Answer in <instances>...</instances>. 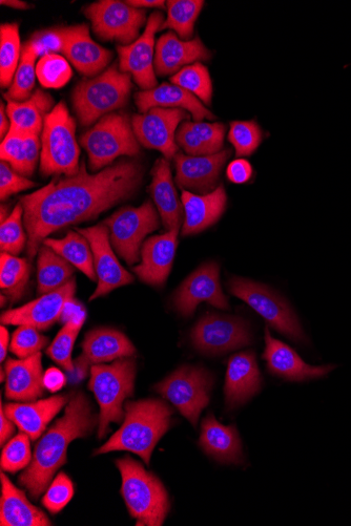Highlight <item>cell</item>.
Returning a JSON list of instances; mask_svg holds the SVG:
<instances>
[{
    "label": "cell",
    "mask_w": 351,
    "mask_h": 526,
    "mask_svg": "<svg viewBox=\"0 0 351 526\" xmlns=\"http://www.w3.org/2000/svg\"><path fill=\"white\" fill-rule=\"evenodd\" d=\"M229 139L238 157L251 156L261 144L262 132L255 121H234L231 123Z\"/></svg>",
    "instance_id": "f6af8a7d"
},
{
    "label": "cell",
    "mask_w": 351,
    "mask_h": 526,
    "mask_svg": "<svg viewBox=\"0 0 351 526\" xmlns=\"http://www.w3.org/2000/svg\"><path fill=\"white\" fill-rule=\"evenodd\" d=\"M9 331L3 326L0 328V360H6L9 347Z\"/></svg>",
    "instance_id": "91938a15"
},
{
    "label": "cell",
    "mask_w": 351,
    "mask_h": 526,
    "mask_svg": "<svg viewBox=\"0 0 351 526\" xmlns=\"http://www.w3.org/2000/svg\"><path fill=\"white\" fill-rule=\"evenodd\" d=\"M226 193L223 186H218L208 195H195L182 191L184 223L182 236H192L214 225L224 213Z\"/></svg>",
    "instance_id": "4316f807"
},
{
    "label": "cell",
    "mask_w": 351,
    "mask_h": 526,
    "mask_svg": "<svg viewBox=\"0 0 351 526\" xmlns=\"http://www.w3.org/2000/svg\"><path fill=\"white\" fill-rule=\"evenodd\" d=\"M54 100L50 94L36 90L24 102L8 101L7 114L13 128L40 135L43 133L45 120L52 112Z\"/></svg>",
    "instance_id": "836d02e7"
},
{
    "label": "cell",
    "mask_w": 351,
    "mask_h": 526,
    "mask_svg": "<svg viewBox=\"0 0 351 526\" xmlns=\"http://www.w3.org/2000/svg\"><path fill=\"white\" fill-rule=\"evenodd\" d=\"M189 114L182 109L154 108L135 115L132 125L138 142L147 149L161 152L167 160L178 154L176 131Z\"/></svg>",
    "instance_id": "5bb4252c"
},
{
    "label": "cell",
    "mask_w": 351,
    "mask_h": 526,
    "mask_svg": "<svg viewBox=\"0 0 351 526\" xmlns=\"http://www.w3.org/2000/svg\"><path fill=\"white\" fill-rule=\"evenodd\" d=\"M79 142L88 152L93 171L110 165L120 156H136L140 152L132 121L125 114L102 117Z\"/></svg>",
    "instance_id": "ba28073f"
},
{
    "label": "cell",
    "mask_w": 351,
    "mask_h": 526,
    "mask_svg": "<svg viewBox=\"0 0 351 526\" xmlns=\"http://www.w3.org/2000/svg\"><path fill=\"white\" fill-rule=\"evenodd\" d=\"M90 364L91 362L87 359L85 354L80 355L74 362V370L69 373V382L79 383L80 381L85 380Z\"/></svg>",
    "instance_id": "9f6ffc18"
},
{
    "label": "cell",
    "mask_w": 351,
    "mask_h": 526,
    "mask_svg": "<svg viewBox=\"0 0 351 526\" xmlns=\"http://www.w3.org/2000/svg\"><path fill=\"white\" fill-rule=\"evenodd\" d=\"M77 233L85 237L92 248L97 276V288L90 301L106 296L116 288L134 282L130 272L118 262L111 247L109 230L105 224L89 228H77Z\"/></svg>",
    "instance_id": "9a60e30c"
},
{
    "label": "cell",
    "mask_w": 351,
    "mask_h": 526,
    "mask_svg": "<svg viewBox=\"0 0 351 526\" xmlns=\"http://www.w3.org/2000/svg\"><path fill=\"white\" fill-rule=\"evenodd\" d=\"M225 125L203 121H185L176 133V142L191 156H210L221 152Z\"/></svg>",
    "instance_id": "1f68e13d"
},
{
    "label": "cell",
    "mask_w": 351,
    "mask_h": 526,
    "mask_svg": "<svg viewBox=\"0 0 351 526\" xmlns=\"http://www.w3.org/2000/svg\"><path fill=\"white\" fill-rule=\"evenodd\" d=\"M136 363L129 359L117 360L112 365L91 368L90 389L100 407L98 437H105L111 423H120L126 413L123 403L134 393Z\"/></svg>",
    "instance_id": "52a82bcc"
},
{
    "label": "cell",
    "mask_w": 351,
    "mask_h": 526,
    "mask_svg": "<svg viewBox=\"0 0 351 526\" xmlns=\"http://www.w3.org/2000/svg\"><path fill=\"white\" fill-rule=\"evenodd\" d=\"M152 176L150 193L159 210L163 225L169 231L179 230L184 222V209L173 182L170 162L167 159H158Z\"/></svg>",
    "instance_id": "f546056e"
},
{
    "label": "cell",
    "mask_w": 351,
    "mask_h": 526,
    "mask_svg": "<svg viewBox=\"0 0 351 526\" xmlns=\"http://www.w3.org/2000/svg\"><path fill=\"white\" fill-rule=\"evenodd\" d=\"M38 331L31 326H19L13 334L12 353L19 359H28V357L43 350L48 344V339Z\"/></svg>",
    "instance_id": "681fc988"
},
{
    "label": "cell",
    "mask_w": 351,
    "mask_h": 526,
    "mask_svg": "<svg viewBox=\"0 0 351 526\" xmlns=\"http://www.w3.org/2000/svg\"><path fill=\"white\" fill-rule=\"evenodd\" d=\"M179 230L148 239L141 248V263L134 268L140 280L161 287L168 280L178 246Z\"/></svg>",
    "instance_id": "44dd1931"
},
{
    "label": "cell",
    "mask_w": 351,
    "mask_h": 526,
    "mask_svg": "<svg viewBox=\"0 0 351 526\" xmlns=\"http://www.w3.org/2000/svg\"><path fill=\"white\" fill-rule=\"evenodd\" d=\"M192 342L201 353L219 355L249 346L253 338L249 325L243 320L212 313L195 326Z\"/></svg>",
    "instance_id": "4fadbf2b"
},
{
    "label": "cell",
    "mask_w": 351,
    "mask_h": 526,
    "mask_svg": "<svg viewBox=\"0 0 351 526\" xmlns=\"http://www.w3.org/2000/svg\"><path fill=\"white\" fill-rule=\"evenodd\" d=\"M0 158L8 162L17 174L28 176L26 132L11 126L0 147Z\"/></svg>",
    "instance_id": "ee69618b"
},
{
    "label": "cell",
    "mask_w": 351,
    "mask_h": 526,
    "mask_svg": "<svg viewBox=\"0 0 351 526\" xmlns=\"http://www.w3.org/2000/svg\"><path fill=\"white\" fill-rule=\"evenodd\" d=\"M213 383L210 372L184 366L156 385L155 389L196 427L201 412L210 404Z\"/></svg>",
    "instance_id": "30bf717a"
},
{
    "label": "cell",
    "mask_w": 351,
    "mask_h": 526,
    "mask_svg": "<svg viewBox=\"0 0 351 526\" xmlns=\"http://www.w3.org/2000/svg\"><path fill=\"white\" fill-rule=\"evenodd\" d=\"M31 275V265L26 259L2 252L0 257V288L11 301L23 298Z\"/></svg>",
    "instance_id": "8d00e7d4"
},
{
    "label": "cell",
    "mask_w": 351,
    "mask_h": 526,
    "mask_svg": "<svg viewBox=\"0 0 351 526\" xmlns=\"http://www.w3.org/2000/svg\"><path fill=\"white\" fill-rule=\"evenodd\" d=\"M110 240L118 255L129 265L139 261L141 244L160 226L159 217L152 202L141 206L123 207L105 221Z\"/></svg>",
    "instance_id": "8fae6325"
},
{
    "label": "cell",
    "mask_w": 351,
    "mask_h": 526,
    "mask_svg": "<svg viewBox=\"0 0 351 526\" xmlns=\"http://www.w3.org/2000/svg\"><path fill=\"white\" fill-rule=\"evenodd\" d=\"M121 494L137 525L160 526L167 518L171 504L167 490L153 473L147 472L130 456L118 459Z\"/></svg>",
    "instance_id": "277c9868"
},
{
    "label": "cell",
    "mask_w": 351,
    "mask_h": 526,
    "mask_svg": "<svg viewBox=\"0 0 351 526\" xmlns=\"http://www.w3.org/2000/svg\"><path fill=\"white\" fill-rule=\"evenodd\" d=\"M37 56L25 45L20 57L19 66L15 73L12 86L5 98L8 101L24 102L32 96L35 88L36 62Z\"/></svg>",
    "instance_id": "60d3db41"
},
{
    "label": "cell",
    "mask_w": 351,
    "mask_h": 526,
    "mask_svg": "<svg viewBox=\"0 0 351 526\" xmlns=\"http://www.w3.org/2000/svg\"><path fill=\"white\" fill-rule=\"evenodd\" d=\"M24 208L18 203L11 215L0 226V249L17 256L26 246L27 236L23 226Z\"/></svg>",
    "instance_id": "7bdbcfd3"
},
{
    "label": "cell",
    "mask_w": 351,
    "mask_h": 526,
    "mask_svg": "<svg viewBox=\"0 0 351 526\" xmlns=\"http://www.w3.org/2000/svg\"><path fill=\"white\" fill-rule=\"evenodd\" d=\"M44 245L53 249L57 255L84 272L89 279L97 281L93 251H91V245L85 237L70 231L64 239H46Z\"/></svg>",
    "instance_id": "d590c367"
},
{
    "label": "cell",
    "mask_w": 351,
    "mask_h": 526,
    "mask_svg": "<svg viewBox=\"0 0 351 526\" xmlns=\"http://www.w3.org/2000/svg\"><path fill=\"white\" fill-rule=\"evenodd\" d=\"M199 446L221 464L241 465L243 462L242 443L236 427L221 425L213 414L201 424Z\"/></svg>",
    "instance_id": "83f0119b"
},
{
    "label": "cell",
    "mask_w": 351,
    "mask_h": 526,
    "mask_svg": "<svg viewBox=\"0 0 351 526\" xmlns=\"http://www.w3.org/2000/svg\"><path fill=\"white\" fill-rule=\"evenodd\" d=\"M14 424L13 420L6 415L2 405V411H0V444L4 445L13 435L15 431Z\"/></svg>",
    "instance_id": "6f0895ef"
},
{
    "label": "cell",
    "mask_w": 351,
    "mask_h": 526,
    "mask_svg": "<svg viewBox=\"0 0 351 526\" xmlns=\"http://www.w3.org/2000/svg\"><path fill=\"white\" fill-rule=\"evenodd\" d=\"M30 436L19 433L9 441L2 453V469L9 473H17L27 468L32 461Z\"/></svg>",
    "instance_id": "7dc6e473"
},
{
    "label": "cell",
    "mask_w": 351,
    "mask_h": 526,
    "mask_svg": "<svg viewBox=\"0 0 351 526\" xmlns=\"http://www.w3.org/2000/svg\"><path fill=\"white\" fill-rule=\"evenodd\" d=\"M0 498V525L3 526H48L50 519L28 500L25 492L17 489L5 473Z\"/></svg>",
    "instance_id": "4dcf8cb0"
},
{
    "label": "cell",
    "mask_w": 351,
    "mask_h": 526,
    "mask_svg": "<svg viewBox=\"0 0 351 526\" xmlns=\"http://www.w3.org/2000/svg\"><path fill=\"white\" fill-rule=\"evenodd\" d=\"M75 292L76 282L72 279L65 286L23 307L6 311L0 321L3 325H26L39 331L47 330L60 320L66 304L74 299Z\"/></svg>",
    "instance_id": "ac0fdd59"
},
{
    "label": "cell",
    "mask_w": 351,
    "mask_h": 526,
    "mask_svg": "<svg viewBox=\"0 0 351 526\" xmlns=\"http://www.w3.org/2000/svg\"><path fill=\"white\" fill-rule=\"evenodd\" d=\"M66 42L67 27H59L36 32L25 45L34 52L37 58H41L50 54H64Z\"/></svg>",
    "instance_id": "c3c4849f"
},
{
    "label": "cell",
    "mask_w": 351,
    "mask_h": 526,
    "mask_svg": "<svg viewBox=\"0 0 351 526\" xmlns=\"http://www.w3.org/2000/svg\"><path fill=\"white\" fill-rule=\"evenodd\" d=\"M74 496L72 480L65 473H59L51 482L43 504L52 514L63 511Z\"/></svg>",
    "instance_id": "f907efd6"
},
{
    "label": "cell",
    "mask_w": 351,
    "mask_h": 526,
    "mask_svg": "<svg viewBox=\"0 0 351 526\" xmlns=\"http://www.w3.org/2000/svg\"><path fill=\"white\" fill-rule=\"evenodd\" d=\"M262 387V376L252 351L241 352L231 357L225 380L226 405L234 409L257 395Z\"/></svg>",
    "instance_id": "7402d4cb"
},
{
    "label": "cell",
    "mask_w": 351,
    "mask_h": 526,
    "mask_svg": "<svg viewBox=\"0 0 351 526\" xmlns=\"http://www.w3.org/2000/svg\"><path fill=\"white\" fill-rule=\"evenodd\" d=\"M86 318L87 311L84 305H81L73 299L66 304L59 321L63 322L64 324L75 323L84 326Z\"/></svg>",
    "instance_id": "db71d44e"
},
{
    "label": "cell",
    "mask_w": 351,
    "mask_h": 526,
    "mask_svg": "<svg viewBox=\"0 0 351 526\" xmlns=\"http://www.w3.org/2000/svg\"><path fill=\"white\" fill-rule=\"evenodd\" d=\"M263 360L271 374L295 383L319 380L336 369L334 365L312 366L305 363L293 348L273 338L268 328L265 329Z\"/></svg>",
    "instance_id": "d6986e66"
},
{
    "label": "cell",
    "mask_w": 351,
    "mask_h": 526,
    "mask_svg": "<svg viewBox=\"0 0 351 526\" xmlns=\"http://www.w3.org/2000/svg\"><path fill=\"white\" fill-rule=\"evenodd\" d=\"M231 150L210 156L177 154L174 158L176 182L182 189L199 195H208L217 188L222 168L231 157Z\"/></svg>",
    "instance_id": "ffe728a7"
},
{
    "label": "cell",
    "mask_w": 351,
    "mask_h": 526,
    "mask_svg": "<svg viewBox=\"0 0 351 526\" xmlns=\"http://www.w3.org/2000/svg\"><path fill=\"white\" fill-rule=\"evenodd\" d=\"M76 122L65 102L55 105L41 134L40 172L44 176H74L80 170Z\"/></svg>",
    "instance_id": "5b68a950"
},
{
    "label": "cell",
    "mask_w": 351,
    "mask_h": 526,
    "mask_svg": "<svg viewBox=\"0 0 351 526\" xmlns=\"http://www.w3.org/2000/svg\"><path fill=\"white\" fill-rule=\"evenodd\" d=\"M82 325L67 323L47 350L51 359L68 373L74 370L72 351Z\"/></svg>",
    "instance_id": "bcb514c9"
},
{
    "label": "cell",
    "mask_w": 351,
    "mask_h": 526,
    "mask_svg": "<svg viewBox=\"0 0 351 526\" xmlns=\"http://www.w3.org/2000/svg\"><path fill=\"white\" fill-rule=\"evenodd\" d=\"M10 119L5 110V104L2 102L0 105V136L5 138V134H8L11 129Z\"/></svg>",
    "instance_id": "94428289"
},
{
    "label": "cell",
    "mask_w": 351,
    "mask_h": 526,
    "mask_svg": "<svg viewBox=\"0 0 351 526\" xmlns=\"http://www.w3.org/2000/svg\"><path fill=\"white\" fill-rule=\"evenodd\" d=\"M135 101L142 114L154 108L182 109L191 113L194 121L216 119L196 96L176 84L163 83L155 89L139 92L135 96Z\"/></svg>",
    "instance_id": "484cf974"
},
{
    "label": "cell",
    "mask_w": 351,
    "mask_h": 526,
    "mask_svg": "<svg viewBox=\"0 0 351 526\" xmlns=\"http://www.w3.org/2000/svg\"><path fill=\"white\" fill-rule=\"evenodd\" d=\"M176 86L187 90L205 104H211L213 83L208 68L197 62L180 70L171 78Z\"/></svg>",
    "instance_id": "ab89813d"
},
{
    "label": "cell",
    "mask_w": 351,
    "mask_h": 526,
    "mask_svg": "<svg viewBox=\"0 0 351 526\" xmlns=\"http://www.w3.org/2000/svg\"><path fill=\"white\" fill-rule=\"evenodd\" d=\"M82 348L87 359L93 364L127 359L136 353L134 345L125 334L110 328H99L89 332Z\"/></svg>",
    "instance_id": "d6a6232c"
},
{
    "label": "cell",
    "mask_w": 351,
    "mask_h": 526,
    "mask_svg": "<svg viewBox=\"0 0 351 526\" xmlns=\"http://www.w3.org/2000/svg\"><path fill=\"white\" fill-rule=\"evenodd\" d=\"M0 4H2L3 6L17 9V10H28L32 8L30 5H28L25 2H19V0H3V2Z\"/></svg>",
    "instance_id": "6125c7cd"
},
{
    "label": "cell",
    "mask_w": 351,
    "mask_h": 526,
    "mask_svg": "<svg viewBox=\"0 0 351 526\" xmlns=\"http://www.w3.org/2000/svg\"><path fill=\"white\" fill-rule=\"evenodd\" d=\"M164 23V15L154 12L147 24L146 31L130 46H118L119 68L122 73L133 76L143 91L157 87L155 75V34Z\"/></svg>",
    "instance_id": "2e32d148"
},
{
    "label": "cell",
    "mask_w": 351,
    "mask_h": 526,
    "mask_svg": "<svg viewBox=\"0 0 351 526\" xmlns=\"http://www.w3.org/2000/svg\"><path fill=\"white\" fill-rule=\"evenodd\" d=\"M19 25L4 24L0 28V83L3 88L12 86L15 73L22 57Z\"/></svg>",
    "instance_id": "f35d334b"
},
{
    "label": "cell",
    "mask_w": 351,
    "mask_h": 526,
    "mask_svg": "<svg viewBox=\"0 0 351 526\" xmlns=\"http://www.w3.org/2000/svg\"><path fill=\"white\" fill-rule=\"evenodd\" d=\"M35 186L36 183L19 176L8 162L0 163V197L2 200Z\"/></svg>",
    "instance_id": "816d5d0a"
},
{
    "label": "cell",
    "mask_w": 351,
    "mask_h": 526,
    "mask_svg": "<svg viewBox=\"0 0 351 526\" xmlns=\"http://www.w3.org/2000/svg\"><path fill=\"white\" fill-rule=\"evenodd\" d=\"M138 161L121 160L95 175L85 161L74 176L55 177L48 185L20 199L28 234V256L55 231L96 219L114 205L131 198L143 179Z\"/></svg>",
    "instance_id": "6da1fadb"
},
{
    "label": "cell",
    "mask_w": 351,
    "mask_h": 526,
    "mask_svg": "<svg viewBox=\"0 0 351 526\" xmlns=\"http://www.w3.org/2000/svg\"><path fill=\"white\" fill-rule=\"evenodd\" d=\"M203 6L202 0H170L167 3L168 18L160 30L172 29L184 41L192 40L195 23Z\"/></svg>",
    "instance_id": "74e56055"
},
{
    "label": "cell",
    "mask_w": 351,
    "mask_h": 526,
    "mask_svg": "<svg viewBox=\"0 0 351 526\" xmlns=\"http://www.w3.org/2000/svg\"><path fill=\"white\" fill-rule=\"evenodd\" d=\"M211 56V52L205 48L200 38L184 41L173 32H169L157 41L155 72L159 76L177 74L185 66L209 60Z\"/></svg>",
    "instance_id": "603a6c76"
},
{
    "label": "cell",
    "mask_w": 351,
    "mask_h": 526,
    "mask_svg": "<svg viewBox=\"0 0 351 526\" xmlns=\"http://www.w3.org/2000/svg\"><path fill=\"white\" fill-rule=\"evenodd\" d=\"M66 383V375L56 368L49 369L44 375L45 388L51 392L60 390L66 385Z\"/></svg>",
    "instance_id": "11a10c76"
},
{
    "label": "cell",
    "mask_w": 351,
    "mask_h": 526,
    "mask_svg": "<svg viewBox=\"0 0 351 526\" xmlns=\"http://www.w3.org/2000/svg\"><path fill=\"white\" fill-rule=\"evenodd\" d=\"M4 378H5V373H4V371L2 370V382H4Z\"/></svg>",
    "instance_id": "e7e4bbea"
},
{
    "label": "cell",
    "mask_w": 351,
    "mask_h": 526,
    "mask_svg": "<svg viewBox=\"0 0 351 526\" xmlns=\"http://www.w3.org/2000/svg\"><path fill=\"white\" fill-rule=\"evenodd\" d=\"M64 54L75 69L86 76H95L105 70L113 57L112 52L93 41L87 25L67 27Z\"/></svg>",
    "instance_id": "cb8c5ba5"
},
{
    "label": "cell",
    "mask_w": 351,
    "mask_h": 526,
    "mask_svg": "<svg viewBox=\"0 0 351 526\" xmlns=\"http://www.w3.org/2000/svg\"><path fill=\"white\" fill-rule=\"evenodd\" d=\"M72 74L68 60L58 54L41 57L36 66V75L41 86L48 89L65 87Z\"/></svg>",
    "instance_id": "b9f144b4"
},
{
    "label": "cell",
    "mask_w": 351,
    "mask_h": 526,
    "mask_svg": "<svg viewBox=\"0 0 351 526\" xmlns=\"http://www.w3.org/2000/svg\"><path fill=\"white\" fill-rule=\"evenodd\" d=\"M92 21L95 34L103 40H117L125 46L132 45L140 28L146 23L147 12L126 2L101 0L85 9Z\"/></svg>",
    "instance_id": "7c38bea8"
},
{
    "label": "cell",
    "mask_w": 351,
    "mask_h": 526,
    "mask_svg": "<svg viewBox=\"0 0 351 526\" xmlns=\"http://www.w3.org/2000/svg\"><path fill=\"white\" fill-rule=\"evenodd\" d=\"M219 276L220 270L216 263L199 267L175 292V309L185 318L191 317L201 302L210 303L219 309H229V300L222 291Z\"/></svg>",
    "instance_id": "e0dca14e"
},
{
    "label": "cell",
    "mask_w": 351,
    "mask_h": 526,
    "mask_svg": "<svg viewBox=\"0 0 351 526\" xmlns=\"http://www.w3.org/2000/svg\"><path fill=\"white\" fill-rule=\"evenodd\" d=\"M96 417L84 393L72 396L63 418L40 439L28 469L19 477L20 485L37 499L43 494L57 470L67 462L69 445L77 438L86 437L94 430Z\"/></svg>",
    "instance_id": "7a4b0ae2"
},
{
    "label": "cell",
    "mask_w": 351,
    "mask_h": 526,
    "mask_svg": "<svg viewBox=\"0 0 351 526\" xmlns=\"http://www.w3.org/2000/svg\"><path fill=\"white\" fill-rule=\"evenodd\" d=\"M37 269V291L43 296L65 286L74 275L73 265L46 245L38 251Z\"/></svg>",
    "instance_id": "e575fe53"
},
{
    "label": "cell",
    "mask_w": 351,
    "mask_h": 526,
    "mask_svg": "<svg viewBox=\"0 0 351 526\" xmlns=\"http://www.w3.org/2000/svg\"><path fill=\"white\" fill-rule=\"evenodd\" d=\"M68 401V395H57L31 404L3 405V408L20 431L36 440Z\"/></svg>",
    "instance_id": "f1b7e54d"
},
{
    "label": "cell",
    "mask_w": 351,
    "mask_h": 526,
    "mask_svg": "<svg viewBox=\"0 0 351 526\" xmlns=\"http://www.w3.org/2000/svg\"><path fill=\"white\" fill-rule=\"evenodd\" d=\"M0 221L4 222L11 214H10V207L7 205H2L0 207Z\"/></svg>",
    "instance_id": "be15d7a7"
},
{
    "label": "cell",
    "mask_w": 351,
    "mask_h": 526,
    "mask_svg": "<svg viewBox=\"0 0 351 526\" xmlns=\"http://www.w3.org/2000/svg\"><path fill=\"white\" fill-rule=\"evenodd\" d=\"M229 286L235 297L249 304L274 329L296 343L307 342L295 311L270 287L241 278L232 279Z\"/></svg>",
    "instance_id": "9c48e42d"
},
{
    "label": "cell",
    "mask_w": 351,
    "mask_h": 526,
    "mask_svg": "<svg viewBox=\"0 0 351 526\" xmlns=\"http://www.w3.org/2000/svg\"><path fill=\"white\" fill-rule=\"evenodd\" d=\"M226 175L233 183L243 184L251 180L253 167L249 161L238 159L227 166Z\"/></svg>",
    "instance_id": "f5cc1de1"
},
{
    "label": "cell",
    "mask_w": 351,
    "mask_h": 526,
    "mask_svg": "<svg viewBox=\"0 0 351 526\" xmlns=\"http://www.w3.org/2000/svg\"><path fill=\"white\" fill-rule=\"evenodd\" d=\"M126 3L137 9L139 8L163 9L165 7V2H163V0H130V2H126Z\"/></svg>",
    "instance_id": "680465c9"
},
{
    "label": "cell",
    "mask_w": 351,
    "mask_h": 526,
    "mask_svg": "<svg viewBox=\"0 0 351 526\" xmlns=\"http://www.w3.org/2000/svg\"><path fill=\"white\" fill-rule=\"evenodd\" d=\"M172 415L173 410L158 399L127 403L125 423L95 455L129 451L150 465L156 445L172 426Z\"/></svg>",
    "instance_id": "3957f363"
},
{
    "label": "cell",
    "mask_w": 351,
    "mask_h": 526,
    "mask_svg": "<svg viewBox=\"0 0 351 526\" xmlns=\"http://www.w3.org/2000/svg\"><path fill=\"white\" fill-rule=\"evenodd\" d=\"M131 91V75L118 71L116 65L93 79L79 82L73 92V105L81 125L89 126L125 107Z\"/></svg>",
    "instance_id": "8992f818"
},
{
    "label": "cell",
    "mask_w": 351,
    "mask_h": 526,
    "mask_svg": "<svg viewBox=\"0 0 351 526\" xmlns=\"http://www.w3.org/2000/svg\"><path fill=\"white\" fill-rule=\"evenodd\" d=\"M41 359L43 355L39 352L28 359L7 361V398L17 402H33L44 395L46 388Z\"/></svg>",
    "instance_id": "d4e9b609"
}]
</instances>
